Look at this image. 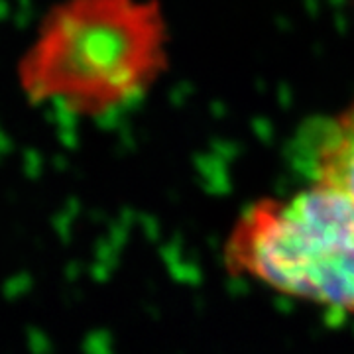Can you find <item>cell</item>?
<instances>
[{"mask_svg": "<svg viewBox=\"0 0 354 354\" xmlns=\"http://www.w3.org/2000/svg\"><path fill=\"white\" fill-rule=\"evenodd\" d=\"M307 174L354 205V99L309 136Z\"/></svg>", "mask_w": 354, "mask_h": 354, "instance_id": "obj_3", "label": "cell"}, {"mask_svg": "<svg viewBox=\"0 0 354 354\" xmlns=\"http://www.w3.org/2000/svg\"><path fill=\"white\" fill-rule=\"evenodd\" d=\"M169 59L160 0H53L16 57L14 83L30 106L95 122L142 101Z\"/></svg>", "mask_w": 354, "mask_h": 354, "instance_id": "obj_1", "label": "cell"}, {"mask_svg": "<svg viewBox=\"0 0 354 354\" xmlns=\"http://www.w3.org/2000/svg\"><path fill=\"white\" fill-rule=\"evenodd\" d=\"M232 276L335 311L354 313V205L313 183L250 203L228 230Z\"/></svg>", "mask_w": 354, "mask_h": 354, "instance_id": "obj_2", "label": "cell"}]
</instances>
